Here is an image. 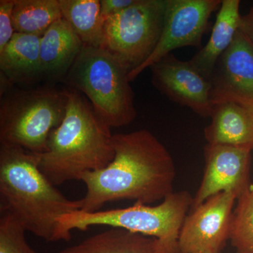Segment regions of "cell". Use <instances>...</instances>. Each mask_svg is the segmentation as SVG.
<instances>
[{
  "instance_id": "1",
  "label": "cell",
  "mask_w": 253,
  "mask_h": 253,
  "mask_svg": "<svg viewBox=\"0 0 253 253\" xmlns=\"http://www.w3.org/2000/svg\"><path fill=\"white\" fill-rule=\"evenodd\" d=\"M113 161L81 177L86 186L81 211L94 212L108 203L124 200L150 205L174 192V160L151 131L113 134Z\"/></svg>"
},
{
  "instance_id": "2",
  "label": "cell",
  "mask_w": 253,
  "mask_h": 253,
  "mask_svg": "<svg viewBox=\"0 0 253 253\" xmlns=\"http://www.w3.org/2000/svg\"><path fill=\"white\" fill-rule=\"evenodd\" d=\"M81 208V199H68L46 179L36 154L0 144V213L11 214L26 231L56 242L63 241L59 219Z\"/></svg>"
},
{
  "instance_id": "3",
  "label": "cell",
  "mask_w": 253,
  "mask_h": 253,
  "mask_svg": "<svg viewBox=\"0 0 253 253\" xmlns=\"http://www.w3.org/2000/svg\"><path fill=\"white\" fill-rule=\"evenodd\" d=\"M67 108L51 131L46 151L36 154L41 172L54 186L81 180L84 173L106 168L114 158L111 128L83 94L66 89Z\"/></svg>"
},
{
  "instance_id": "4",
  "label": "cell",
  "mask_w": 253,
  "mask_h": 253,
  "mask_svg": "<svg viewBox=\"0 0 253 253\" xmlns=\"http://www.w3.org/2000/svg\"><path fill=\"white\" fill-rule=\"evenodd\" d=\"M128 75L126 66L104 48L84 45L61 82L84 95L110 128L121 127L136 116Z\"/></svg>"
},
{
  "instance_id": "5",
  "label": "cell",
  "mask_w": 253,
  "mask_h": 253,
  "mask_svg": "<svg viewBox=\"0 0 253 253\" xmlns=\"http://www.w3.org/2000/svg\"><path fill=\"white\" fill-rule=\"evenodd\" d=\"M193 196L187 191L173 192L157 206L134 203L130 207L86 212L78 211L59 220L64 241L71 231H86L91 226L121 228L158 240L162 253H179L181 226L191 210Z\"/></svg>"
},
{
  "instance_id": "6",
  "label": "cell",
  "mask_w": 253,
  "mask_h": 253,
  "mask_svg": "<svg viewBox=\"0 0 253 253\" xmlns=\"http://www.w3.org/2000/svg\"><path fill=\"white\" fill-rule=\"evenodd\" d=\"M66 89L52 85L12 88L1 94L0 144L14 145L32 154L46 151L51 131L66 115Z\"/></svg>"
},
{
  "instance_id": "7",
  "label": "cell",
  "mask_w": 253,
  "mask_h": 253,
  "mask_svg": "<svg viewBox=\"0 0 253 253\" xmlns=\"http://www.w3.org/2000/svg\"><path fill=\"white\" fill-rule=\"evenodd\" d=\"M167 0H136L107 18L102 47L126 66L129 73L152 54L162 33Z\"/></svg>"
},
{
  "instance_id": "8",
  "label": "cell",
  "mask_w": 253,
  "mask_h": 253,
  "mask_svg": "<svg viewBox=\"0 0 253 253\" xmlns=\"http://www.w3.org/2000/svg\"><path fill=\"white\" fill-rule=\"evenodd\" d=\"M222 0H167L162 33L149 59L129 73L135 80L171 51L185 46H199L210 17L220 7Z\"/></svg>"
},
{
  "instance_id": "9",
  "label": "cell",
  "mask_w": 253,
  "mask_h": 253,
  "mask_svg": "<svg viewBox=\"0 0 253 253\" xmlns=\"http://www.w3.org/2000/svg\"><path fill=\"white\" fill-rule=\"evenodd\" d=\"M239 194L214 195L188 213L178 240L179 253L212 251L220 253L229 240L231 219Z\"/></svg>"
},
{
  "instance_id": "10",
  "label": "cell",
  "mask_w": 253,
  "mask_h": 253,
  "mask_svg": "<svg viewBox=\"0 0 253 253\" xmlns=\"http://www.w3.org/2000/svg\"><path fill=\"white\" fill-rule=\"evenodd\" d=\"M209 81L212 105L230 101L253 111V42L241 30L217 60Z\"/></svg>"
},
{
  "instance_id": "11",
  "label": "cell",
  "mask_w": 253,
  "mask_h": 253,
  "mask_svg": "<svg viewBox=\"0 0 253 253\" xmlns=\"http://www.w3.org/2000/svg\"><path fill=\"white\" fill-rule=\"evenodd\" d=\"M251 151L247 148L227 145H206L204 176L193 197L191 210L199 207L214 195L235 191L240 195L251 184Z\"/></svg>"
},
{
  "instance_id": "12",
  "label": "cell",
  "mask_w": 253,
  "mask_h": 253,
  "mask_svg": "<svg viewBox=\"0 0 253 253\" xmlns=\"http://www.w3.org/2000/svg\"><path fill=\"white\" fill-rule=\"evenodd\" d=\"M150 68L153 84L161 94L201 117H211V82L189 61L169 54Z\"/></svg>"
},
{
  "instance_id": "13",
  "label": "cell",
  "mask_w": 253,
  "mask_h": 253,
  "mask_svg": "<svg viewBox=\"0 0 253 253\" xmlns=\"http://www.w3.org/2000/svg\"><path fill=\"white\" fill-rule=\"evenodd\" d=\"M84 44L62 18L41 37L40 57L43 80L61 81L81 53Z\"/></svg>"
},
{
  "instance_id": "14",
  "label": "cell",
  "mask_w": 253,
  "mask_h": 253,
  "mask_svg": "<svg viewBox=\"0 0 253 253\" xmlns=\"http://www.w3.org/2000/svg\"><path fill=\"white\" fill-rule=\"evenodd\" d=\"M211 124L204 129L208 144L253 150V111L234 102L212 105Z\"/></svg>"
},
{
  "instance_id": "15",
  "label": "cell",
  "mask_w": 253,
  "mask_h": 253,
  "mask_svg": "<svg viewBox=\"0 0 253 253\" xmlns=\"http://www.w3.org/2000/svg\"><path fill=\"white\" fill-rule=\"evenodd\" d=\"M41 37L15 33L0 51V73L14 85L29 87L43 80L40 44Z\"/></svg>"
},
{
  "instance_id": "16",
  "label": "cell",
  "mask_w": 253,
  "mask_h": 253,
  "mask_svg": "<svg viewBox=\"0 0 253 253\" xmlns=\"http://www.w3.org/2000/svg\"><path fill=\"white\" fill-rule=\"evenodd\" d=\"M239 0H222L207 44L189 60L191 64L209 80L217 60L234 41L241 27Z\"/></svg>"
},
{
  "instance_id": "17",
  "label": "cell",
  "mask_w": 253,
  "mask_h": 253,
  "mask_svg": "<svg viewBox=\"0 0 253 253\" xmlns=\"http://www.w3.org/2000/svg\"><path fill=\"white\" fill-rule=\"evenodd\" d=\"M55 253H162L158 240L121 229H110Z\"/></svg>"
},
{
  "instance_id": "18",
  "label": "cell",
  "mask_w": 253,
  "mask_h": 253,
  "mask_svg": "<svg viewBox=\"0 0 253 253\" xmlns=\"http://www.w3.org/2000/svg\"><path fill=\"white\" fill-rule=\"evenodd\" d=\"M63 18L84 45L102 47L105 21L100 0H59Z\"/></svg>"
},
{
  "instance_id": "19",
  "label": "cell",
  "mask_w": 253,
  "mask_h": 253,
  "mask_svg": "<svg viewBox=\"0 0 253 253\" xmlns=\"http://www.w3.org/2000/svg\"><path fill=\"white\" fill-rule=\"evenodd\" d=\"M12 18L16 33L42 37L63 15L59 0H14Z\"/></svg>"
},
{
  "instance_id": "20",
  "label": "cell",
  "mask_w": 253,
  "mask_h": 253,
  "mask_svg": "<svg viewBox=\"0 0 253 253\" xmlns=\"http://www.w3.org/2000/svg\"><path fill=\"white\" fill-rule=\"evenodd\" d=\"M229 240L237 253H253V181L236 200Z\"/></svg>"
},
{
  "instance_id": "21",
  "label": "cell",
  "mask_w": 253,
  "mask_h": 253,
  "mask_svg": "<svg viewBox=\"0 0 253 253\" xmlns=\"http://www.w3.org/2000/svg\"><path fill=\"white\" fill-rule=\"evenodd\" d=\"M26 228L9 213L0 216V253H38L26 239Z\"/></svg>"
},
{
  "instance_id": "22",
  "label": "cell",
  "mask_w": 253,
  "mask_h": 253,
  "mask_svg": "<svg viewBox=\"0 0 253 253\" xmlns=\"http://www.w3.org/2000/svg\"><path fill=\"white\" fill-rule=\"evenodd\" d=\"M14 0L0 1V51H1L13 38L15 33L12 13Z\"/></svg>"
},
{
  "instance_id": "23",
  "label": "cell",
  "mask_w": 253,
  "mask_h": 253,
  "mask_svg": "<svg viewBox=\"0 0 253 253\" xmlns=\"http://www.w3.org/2000/svg\"><path fill=\"white\" fill-rule=\"evenodd\" d=\"M101 16L104 21L111 16L121 12L123 10L134 4L136 0H100Z\"/></svg>"
},
{
  "instance_id": "24",
  "label": "cell",
  "mask_w": 253,
  "mask_h": 253,
  "mask_svg": "<svg viewBox=\"0 0 253 253\" xmlns=\"http://www.w3.org/2000/svg\"><path fill=\"white\" fill-rule=\"evenodd\" d=\"M241 30L253 42V7L245 16H241Z\"/></svg>"
},
{
  "instance_id": "25",
  "label": "cell",
  "mask_w": 253,
  "mask_h": 253,
  "mask_svg": "<svg viewBox=\"0 0 253 253\" xmlns=\"http://www.w3.org/2000/svg\"><path fill=\"white\" fill-rule=\"evenodd\" d=\"M217 253L212 252V251H201V252H198V253Z\"/></svg>"
}]
</instances>
